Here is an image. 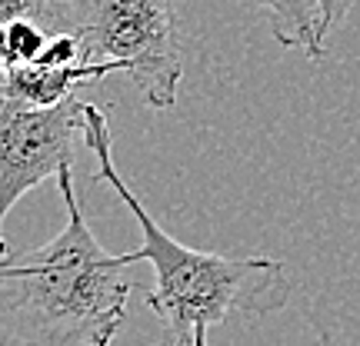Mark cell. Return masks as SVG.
<instances>
[{
	"label": "cell",
	"instance_id": "obj_1",
	"mask_svg": "<svg viewBox=\"0 0 360 346\" xmlns=\"http://www.w3.org/2000/svg\"><path fill=\"white\" fill-rule=\"evenodd\" d=\"M64 230L0 263V346H110L137 290L127 253H110L87 227L74 167L57 173Z\"/></svg>",
	"mask_w": 360,
	"mask_h": 346
},
{
	"label": "cell",
	"instance_id": "obj_2",
	"mask_svg": "<svg viewBox=\"0 0 360 346\" xmlns=\"http://www.w3.org/2000/svg\"><path fill=\"white\" fill-rule=\"evenodd\" d=\"M84 143L97 160L94 183H107L141 227V246L130 250L127 260H143L154 270V286L143 290V300L164 323L170 346H210V330L227 323L233 313L264 317L287 307L290 277L281 260L224 257L184 246L143 210L130 183L117 173L107 114L94 103L84 110Z\"/></svg>",
	"mask_w": 360,
	"mask_h": 346
},
{
	"label": "cell",
	"instance_id": "obj_3",
	"mask_svg": "<svg viewBox=\"0 0 360 346\" xmlns=\"http://www.w3.org/2000/svg\"><path fill=\"white\" fill-rule=\"evenodd\" d=\"M70 30L87 60L120 64L150 110H170L184 80V34L174 0H77Z\"/></svg>",
	"mask_w": 360,
	"mask_h": 346
},
{
	"label": "cell",
	"instance_id": "obj_4",
	"mask_svg": "<svg viewBox=\"0 0 360 346\" xmlns=\"http://www.w3.org/2000/svg\"><path fill=\"white\" fill-rule=\"evenodd\" d=\"M84 110L87 103L77 97L57 107L0 103V223L24 193L74 167L77 140H84Z\"/></svg>",
	"mask_w": 360,
	"mask_h": 346
},
{
	"label": "cell",
	"instance_id": "obj_5",
	"mask_svg": "<svg viewBox=\"0 0 360 346\" xmlns=\"http://www.w3.org/2000/svg\"><path fill=\"white\" fill-rule=\"evenodd\" d=\"M110 74H124V67L110 60H84L74 67H4V100L24 103V107H57L70 100L77 87H94Z\"/></svg>",
	"mask_w": 360,
	"mask_h": 346
},
{
	"label": "cell",
	"instance_id": "obj_6",
	"mask_svg": "<svg viewBox=\"0 0 360 346\" xmlns=\"http://www.w3.org/2000/svg\"><path fill=\"white\" fill-rule=\"evenodd\" d=\"M270 20V34L274 40L287 47V51L307 53L310 60H321L327 53L321 30H317V17L310 0H257Z\"/></svg>",
	"mask_w": 360,
	"mask_h": 346
},
{
	"label": "cell",
	"instance_id": "obj_7",
	"mask_svg": "<svg viewBox=\"0 0 360 346\" xmlns=\"http://www.w3.org/2000/svg\"><path fill=\"white\" fill-rule=\"evenodd\" d=\"M51 30L40 24V20H30V17H17V20H7L4 30H0V47H4V67H20V64H37L40 53L47 51L51 44Z\"/></svg>",
	"mask_w": 360,
	"mask_h": 346
},
{
	"label": "cell",
	"instance_id": "obj_8",
	"mask_svg": "<svg viewBox=\"0 0 360 346\" xmlns=\"http://www.w3.org/2000/svg\"><path fill=\"white\" fill-rule=\"evenodd\" d=\"M310 7H314V17H317L321 37H327L330 30H337V27L347 20L354 0H310Z\"/></svg>",
	"mask_w": 360,
	"mask_h": 346
},
{
	"label": "cell",
	"instance_id": "obj_9",
	"mask_svg": "<svg viewBox=\"0 0 360 346\" xmlns=\"http://www.w3.org/2000/svg\"><path fill=\"white\" fill-rule=\"evenodd\" d=\"M164 346H170V343H164Z\"/></svg>",
	"mask_w": 360,
	"mask_h": 346
}]
</instances>
